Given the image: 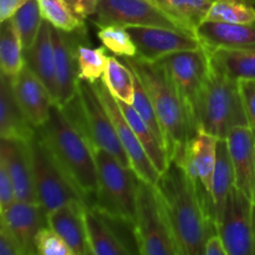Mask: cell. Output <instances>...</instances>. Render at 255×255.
Segmentation results:
<instances>
[{"instance_id":"obj_1","label":"cell","mask_w":255,"mask_h":255,"mask_svg":"<svg viewBox=\"0 0 255 255\" xmlns=\"http://www.w3.org/2000/svg\"><path fill=\"white\" fill-rule=\"evenodd\" d=\"M154 186L179 255L203 254L207 237L218 232L211 193L176 161H169Z\"/></svg>"},{"instance_id":"obj_2","label":"cell","mask_w":255,"mask_h":255,"mask_svg":"<svg viewBox=\"0 0 255 255\" xmlns=\"http://www.w3.org/2000/svg\"><path fill=\"white\" fill-rule=\"evenodd\" d=\"M122 61L131 67L153 104L169 161L181 163L187 144L196 133L168 71L159 61H146L138 56L122 57Z\"/></svg>"},{"instance_id":"obj_3","label":"cell","mask_w":255,"mask_h":255,"mask_svg":"<svg viewBox=\"0 0 255 255\" xmlns=\"http://www.w3.org/2000/svg\"><path fill=\"white\" fill-rule=\"evenodd\" d=\"M51 153L81 193L86 207H92L99 189L94 146L86 134L54 104L50 117L37 128Z\"/></svg>"},{"instance_id":"obj_4","label":"cell","mask_w":255,"mask_h":255,"mask_svg":"<svg viewBox=\"0 0 255 255\" xmlns=\"http://www.w3.org/2000/svg\"><path fill=\"white\" fill-rule=\"evenodd\" d=\"M197 122L198 128L219 139H226L236 127L248 126L239 82L214 70L211 65L199 95Z\"/></svg>"},{"instance_id":"obj_5","label":"cell","mask_w":255,"mask_h":255,"mask_svg":"<svg viewBox=\"0 0 255 255\" xmlns=\"http://www.w3.org/2000/svg\"><path fill=\"white\" fill-rule=\"evenodd\" d=\"M60 107L86 134L92 146L106 149L122 164L131 167L128 157L117 136L112 119L92 82L79 80L76 96Z\"/></svg>"},{"instance_id":"obj_6","label":"cell","mask_w":255,"mask_h":255,"mask_svg":"<svg viewBox=\"0 0 255 255\" xmlns=\"http://www.w3.org/2000/svg\"><path fill=\"white\" fill-rule=\"evenodd\" d=\"M99 189L94 206L110 216L134 222L138 176L109 151L94 147Z\"/></svg>"},{"instance_id":"obj_7","label":"cell","mask_w":255,"mask_h":255,"mask_svg":"<svg viewBox=\"0 0 255 255\" xmlns=\"http://www.w3.org/2000/svg\"><path fill=\"white\" fill-rule=\"evenodd\" d=\"M134 227L142 255H179L154 184L138 177L136 196Z\"/></svg>"},{"instance_id":"obj_8","label":"cell","mask_w":255,"mask_h":255,"mask_svg":"<svg viewBox=\"0 0 255 255\" xmlns=\"http://www.w3.org/2000/svg\"><path fill=\"white\" fill-rule=\"evenodd\" d=\"M37 201L47 214L71 201L85 203L81 193L36 131L29 141Z\"/></svg>"},{"instance_id":"obj_9","label":"cell","mask_w":255,"mask_h":255,"mask_svg":"<svg viewBox=\"0 0 255 255\" xmlns=\"http://www.w3.org/2000/svg\"><path fill=\"white\" fill-rule=\"evenodd\" d=\"M158 61L168 71L186 107L192 128L194 133H197V106L209 72L208 54L203 47H199L196 50H184L167 55Z\"/></svg>"},{"instance_id":"obj_10","label":"cell","mask_w":255,"mask_h":255,"mask_svg":"<svg viewBox=\"0 0 255 255\" xmlns=\"http://www.w3.org/2000/svg\"><path fill=\"white\" fill-rule=\"evenodd\" d=\"M91 20L99 27L154 26L187 32L149 0H97V10Z\"/></svg>"},{"instance_id":"obj_11","label":"cell","mask_w":255,"mask_h":255,"mask_svg":"<svg viewBox=\"0 0 255 255\" xmlns=\"http://www.w3.org/2000/svg\"><path fill=\"white\" fill-rule=\"evenodd\" d=\"M253 209L254 202L234 186L218 223L228 255H253Z\"/></svg>"},{"instance_id":"obj_12","label":"cell","mask_w":255,"mask_h":255,"mask_svg":"<svg viewBox=\"0 0 255 255\" xmlns=\"http://www.w3.org/2000/svg\"><path fill=\"white\" fill-rule=\"evenodd\" d=\"M92 84H94L102 104L106 107L110 117L112 119L120 142L122 143V147H124L125 152L128 157L131 168L141 179L151 184H156L161 173L157 171L154 164L152 163L151 158L148 157L147 152L144 151L143 146L139 142V139L137 138L132 127L129 126L128 121L126 120L121 107H120L119 101L112 96V94L109 91L102 79L97 80L96 82H92Z\"/></svg>"},{"instance_id":"obj_13","label":"cell","mask_w":255,"mask_h":255,"mask_svg":"<svg viewBox=\"0 0 255 255\" xmlns=\"http://www.w3.org/2000/svg\"><path fill=\"white\" fill-rule=\"evenodd\" d=\"M127 30L137 47L136 56L146 61L154 62L174 52L202 47L196 35L179 30L154 26H131Z\"/></svg>"},{"instance_id":"obj_14","label":"cell","mask_w":255,"mask_h":255,"mask_svg":"<svg viewBox=\"0 0 255 255\" xmlns=\"http://www.w3.org/2000/svg\"><path fill=\"white\" fill-rule=\"evenodd\" d=\"M12 91L17 104L36 128L49 120L55 101L46 85L25 64L21 71L11 79Z\"/></svg>"},{"instance_id":"obj_15","label":"cell","mask_w":255,"mask_h":255,"mask_svg":"<svg viewBox=\"0 0 255 255\" xmlns=\"http://www.w3.org/2000/svg\"><path fill=\"white\" fill-rule=\"evenodd\" d=\"M57 82V105L64 106L77 94L79 75L76 61V30L62 31L51 25Z\"/></svg>"},{"instance_id":"obj_16","label":"cell","mask_w":255,"mask_h":255,"mask_svg":"<svg viewBox=\"0 0 255 255\" xmlns=\"http://www.w3.org/2000/svg\"><path fill=\"white\" fill-rule=\"evenodd\" d=\"M0 161L4 162L9 171L16 199L30 203H39L35 189L29 142L1 138Z\"/></svg>"},{"instance_id":"obj_17","label":"cell","mask_w":255,"mask_h":255,"mask_svg":"<svg viewBox=\"0 0 255 255\" xmlns=\"http://www.w3.org/2000/svg\"><path fill=\"white\" fill-rule=\"evenodd\" d=\"M0 219L5 222L16 241L19 242L24 255L36 254L35 238L40 229L47 224V213L39 203L16 201L5 211L0 212Z\"/></svg>"},{"instance_id":"obj_18","label":"cell","mask_w":255,"mask_h":255,"mask_svg":"<svg viewBox=\"0 0 255 255\" xmlns=\"http://www.w3.org/2000/svg\"><path fill=\"white\" fill-rule=\"evenodd\" d=\"M229 154L236 174V187L254 202L255 137L249 126L232 129L227 137Z\"/></svg>"},{"instance_id":"obj_19","label":"cell","mask_w":255,"mask_h":255,"mask_svg":"<svg viewBox=\"0 0 255 255\" xmlns=\"http://www.w3.org/2000/svg\"><path fill=\"white\" fill-rule=\"evenodd\" d=\"M86 204L80 201H71L60 206L47 214V224L61 237L74 255H89L86 224H85Z\"/></svg>"},{"instance_id":"obj_20","label":"cell","mask_w":255,"mask_h":255,"mask_svg":"<svg viewBox=\"0 0 255 255\" xmlns=\"http://www.w3.org/2000/svg\"><path fill=\"white\" fill-rule=\"evenodd\" d=\"M218 141V137L204 131L203 128H198L197 133L189 139L183 161L179 163L183 166L191 178L203 184L209 193L212 192L213 183Z\"/></svg>"},{"instance_id":"obj_21","label":"cell","mask_w":255,"mask_h":255,"mask_svg":"<svg viewBox=\"0 0 255 255\" xmlns=\"http://www.w3.org/2000/svg\"><path fill=\"white\" fill-rule=\"evenodd\" d=\"M194 34L207 52L255 45V24L204 20Z\"/></svg>"},{"instance_id":"obj_22","label":"cell","mask_w":255,"mask_h":255,"mask_svg":"<svg viewBox=\"0 0 255 255\" xmlns=\"http://www.w3.org/2000/svg\"><path fill=\"white\" fill-rule=\"evenodd\" d=\"M37 128L29 121L15 99L11 79L0 77V137L2 139L29 142Z\"/></svg>"},{"instance_id":"obj_23","label":"cell","mask_w":255,"mask_h":255,"mask_svg":"<svg viewBox=\"0 0 255 255\" xmlns=\"http://www.w3.org/2000/svg\"><path fill=\"white\" fill-rule=\"evenodd\" d=\"M25 64L46 85L57 105V82L55 70V54L51 37V24L42 20L41 27L34 44L24 50Z\"/></svg>"},{"instance_id":"obj_24","label":"cell","mask_w":255,"mask_h":255,"mask_svg":"<svg viewBox=\"0 0 255 255\" xmlns=\"http://www.w3.org/2000/svg\"><path fill=\"white\" fill-rule=\"evenodd\" d=\"M85 224L92 255L129 254L109 221L97 209L90 207L85 208Z\"/></svg>"},{"instance_id":"obj_25","label":"cell","mask_w":255,"mask_h":255,"mask_svg":"<svg viewBox=\"0 0 255 255\" xmlns=\"http://www.w3.org/2000/svg\"><path fill=\"white\" fill-rule=\"evenodd\" d=\"M209 65L231 79L255 80V45L207 52Z\"/></svg>"},{"instance_id":"obj_26","label":"cell","mask_w":255,"mask_h":255,"mask_svg":"<svg viewBox=\"0 0 255 255\" xmlns=\"http://www.w3.org/2000/svg\"><path fill=\"white\" fill-rule=\"evenodd\" d=\"M234 186H236V174H234V167L232 163L231 154H229L227 139H219L218 146H217V161L211 192L217 227L223 213L229 192Z\"/></svg>"},{"instance_id":"obj_27","label":"cell","mask_w":255,"mask_h":255,"mask_svg":"<svg viewBox=\"0 0 255 255\" xmlns=\"http://www.w3.org/2000/svg\"><path fill=\"white\" fill-rule=\"evenodd\" d=\"M187 32L196 35L214 0H149Z\"/></svg>"},{"instance_id":"obj_28","label":"cell","mask_w":255,"mask_h":255,"mask_svg":"<svg viewBox=\"0 0 255 255\" xmlns=\"http://www.w3.org/2000/svg\"><path fill=\"white\" fill-rule=\"evenodd\" d=\"M117 101H119V100H117ZM119 105L120 107H121L126 120L128 121L129 126L132 127L133 132L136 133L137 138L139 139V142H141L142 146H143L144 151L147 152L148 157L151 158L152 163L154 164L157 171H158L159 173H162L169 164L168 154H167L163 144H162L161 141L157 138V136L154 134V132L149 128L148 125L142 120V117L139 116L138 112L134 110V107L132 106V105L126 104V102L122 101H119Z\"/></svg>"},{"instance_id":"obj_29","label":"cell","mask_w":255,"mask_h":255,"mask_svg":"<svg viewBox=\"0 0 255 255\" xmlns=\"http://www.w3.org/2000/svg\"><path fill=\"white\" fill-rule=\"evenodd\" d=\"M0 66L5 76H16L25 66L24 46L12 17L1 21L0 30Z\"/></svg>"},{"instance_id":"obj_30","label":"cell","mask_w":255,"mask_h":255,"mask_svg":"<svg viewBox=\"0 0 255 255\" xmlns=\"http://www.w3.org/2000/svg\"><path fill=\"white\" fill-rule=\"evenodd\" d=\"M85 26L76 30V61L79 80L96 82L102 79L109 57L106 47L87 46Z\"/></svg>"},{"instance_id":"obj_31","label":"cell","mask_w":255,"mask_h":255,"mask_svg":"<svg viewBox=\"0 0 255 255\" xmlns=\"http://www.w3.org/2000/svg\"><path fill=\"white\" fill-rule=\"evenodd\" d=\"M102 81L116 100L132 105L134 96L136 76L131 67L116 57L110 56Z\"/></svg>"},{"instance_id":"obj_32","label":"cell","mask_w":255,"mask_h":255,"mask_svg":"<svg viewBox=\"0 0 255 255\" xmlns=\"http://www.w3.org/2000/svg\"><path fill=\"white\" fill-rule=\"evenodd\" d=\"M204 20L255 24V6L251 0H214Z\"/></svg>"},{"instance_id":"obj_33","label":"cell","mask_w":255,"mask_h":255,"mask_svg":"<svg viewBox=\"0 0 255 255\" xmlns=\"http://www.w3.org/2000/svg\"><path fill=\"white\" fill-rule=\"evenodd\" d=\"M11 17L19 30L24 50H27L36 40L44 20L37 0H29L25 2Z\"/></svg>"},{"instance_id":"obj_34","label":"cell","mask_w":255,"mask_h":255,"mask_svg":"<svg viewBox=\"0 0 255 255\" xmlns=\"http://www.w3.org/2000/svg\"><path fill=\"white\" fill-rule=\"evenodd\" d=\"M42 17L56 29L71 32L85 26L84 20L72 14L62 0H37Z\"/></svg>"},{"instance_id":"obj_35","label":"cell","mask_w":255,"mask_h":255,"mask_svg":"<svg viewBox=\"0 0 255 255\" xmlns=\"http://www.w3.org/2000/svg\"><path fill=\"white\" fill-rule=\"evenodd\" d=\"M97 36L104 46L117 56L132 57L137 55V47L127 27L121 25H107L100 27Z\"/></svg>"},{"instance_id":"obj_36","label":"cell","mask_w":255,"mask_h":255,"mask_svg":"<svg viewBox=\"0 0 255 255\" xmlns=\"http://www.w3.org/2000/svg\"><path fill=\"white\" fill-rule=\"evenodd\" d=\"M134 76H136V75H134ZM132 106H133L134 110L138 112V115L142 117V120L148 125L149 128L154 132L157 138L161 141V143L163 144L164 147L163 132H162L161 124H159V120L156 114V110H154L153 104H152L146 89H144L143 85L141 84V81L137 79V76H136V85H134V96H133ZM164 149H166V147H164Z\"/></svg>"},{"instance_id":"obj_37","label":"cell","mask_w":255,"mask_h":255,"mask_svg":"<svg viewBox=\"0 0 255 255\" xmlns=\"http://www.w3.org/2000/svg\"><path fill=\"white\" fill-rule=\"evenodd\" d=\"M35 249L40 255H74L64 239L50 226L42 227L36 234Z\"/></svg>"},{"instance_id":"obj_38","label":"cell","mask_w":255,"mask_h":255,"mask_svg":"<svg viewBox=\"0 0 255 255\" xmlns=\"http://www.w3.org/2000/svg\"><path fill=\"white\" fill-rule=\"evenodd\" d=\"M238 82L248 126L255 137V80H239Z\"/></svg>"},{"instance_id":"obj_39","label":"cell","mask_w":255,"mask_h":255,"mask_svg":"<svg viewBox=\"0 0 255 255\" xmlns=\"http://www.w3.org/2000/svg\"><path fill=\"white\" fill-rule=\"evenodd\" d=\"M15 201H16V194H15L11 177L4 162L0 161V212L5 211Z\"/></svg>"},{"instance_id":"obj_40","label":"cell","mask_w":255,"mask_h":255,"mask_svg":"<svg viewBox=\"0 0 255 255\" xmlns=\"http://www.w3.org/2000/svg\"><path fill=\"white\" fill-rule=\"evenodd\" d=\"M0 255H24L19 242L1 219H0Z\"/></svg>"},{"instance_id":"obj_41","label":"cell","mask_w":255,"mask_h":255,"mask_svg":"<svg viewBox=\"0 0 255 255\" xmlns=\"http://www.w3.org/2000/svg\"><path fill=\"white\" fill-rule=\"evenodd\" d=\"M75 16L85 20L91 17L97 10V0H62Z\"/></svg>"},{"instance_id":"obj_42","label":"cell","mask_w":255,"mask_h":255,"mask_svg":"<svg viewBox=\"0 0 255 255\" xmlns=\"http://www.w3.org/2000/svg\"><path fill=\"white\" fill-rule=\"evenodd\" d=\"M203 254L206 255H228L227 254L226 246L222 239L221 234L218 232L212 233L211 236L207 237L206 242H204V252Z\"/></svg>"},{"instance_id":"obj_43","label":"cell","mask_w":255,"mask_h":255,"mask_svg":"<svg viewBox=\"0 0 255 255\" xmlns=\"http://www.w3.org/2000/svg\"><path fill=\"white\" fill-rule=\"evenodd\" d=\"M29 0H0V21L9 19Z\"/></svg>"},{"instance_id":"obj_44","label":"cell","mask_w":255,"mask_h":255,"mask_svg":"<svg viewBox=\"0 0 255 255\" xmlns=\"http://www.w3.org/2000/svg\"><path fill=\"white\" fill-rule=\"evenodd\" d=\"M253 255H255V204L253 209Z\"/></svg>"},{"instance_id":"obj_45","label":"cell","mask_w":255,"mask_h":255,"mask_svg":"<svg viewBox=\"0 0 255 255\" xmlns=\"http://www.w3.org/2000/svg\"><path fill=\"white\" fill-rule=\"evenodd\" d=\"M254 204H255V192H254Z\"/></svg>"}]
</instances>
